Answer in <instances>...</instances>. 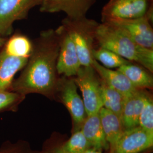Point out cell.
<instances>
[{
    "label": "cell",
    "instance_id": "obj_16",
    "mask_svg": "<svg viewBox=\"0 0 153 153\" xmlns=\"http://www.w3.org/2000/svg\"><path fill=\"white\" fill-rule=\"evenodd\" d=\"M99 114L110 152L113 153L116 142L125 130L121 118L104 107L100 109Z\"/></svg>",
    "mask_w": 153,
    "mask_h": 153
},
{
    "label": "cell",
    "instance_id": "obj_4",
    "mask_svg": "<svg viewBox=\"0 0 153 153\" xmlns=\"http://www.w3.org/2000/svg\"><path fill=\"white\" fill-rule=\"evenodd\" d=\"M73 79L82 93L87 116L98 113L103 107L101 79L93 66H81Z\"/></svg>",
    "mask_w": 153,
    "mask_h": 153
},
{
    "label": "cell",
    "instance_id": "obj_10",
    "mask_svg": "<svg viewBox=\"0 0 153 153\" xmlns=\"http://www.w3.org/2000/svg\"><path fill=\"white\" fill-rule=\"evenodd\" d=\"M153 146V133L137 126L124 131L115 145L113 153H140Z\"/></svg>",
    "mask_w": 153,
    "mask_h": 153
},
{
    "label": "cell",
    "instance_id": "obj_2",
    "mask_svg": "<svg viewBox=\"0 0 153 153\" xmlns=\"http://www.w3.org/2000/svg\"><path fill=\"white\" fill-rule=\"evenodd\" d=\"M95 40L100 47L116 53L131 62H137L153 73V49L136 43L115 26L106 22L99 23Z\"/></svg>",
    "mask_w": 153,
    "mask_h": 153
},
{
    "label": "cell",
    "instance_id": "obj_19",
    "mask_svg": "<svg viewBox=\"0 0 153 153\" xmlns=\"http://www.w3.org/2000/svg\"><path fill=\"white\" fill-rule=\"evenodd\" d=\"M2 48L11 55L28 59L33 51V43L26 36L16 34L6 41Z\"/></svg>",
    "mask_w": 153,
    "mask_h": 153
},
{
    "label": "cell",
    "instance_id": "obj_9",
    "mask_svg": "<svg viewBox=\"0 0 153 153\" xmlns=\"http://www.w3.org/2000/svg\"><path fill=\"white\" fill-rule=\"evenodd\" d=\"M149 17L133 19L111 20L110 23L119 28L134 42L142 47L153 49V30Z\"/></svg>",
    "mask_w": 153,
    "mask_h": 153
},
{
    "label": "cell",
    "instance_id": "obj_24",
    "mask_svg": "<svg viewBox=\"0 0 153 153\" xmlns=\"http://www.w3.org/2000/svg\"><path fill=\"white\" fill-rule=\"evenodd\" d=\"M0 153H22L18 148L15 147L7 148L5 149H3L0 150Z\"/></svg>",
    "mask_w": 153,
    "mask_h": 153
},
{
    "label": "cell",
    "instance_id": "obj_22",
    "mask_svg": "<svg viewBox=\"0 0 153 153\" xmlns=\"http://www.w3.org/2000/svg\"><path fill=\"white\" fill-rule=\"evenodd\" d=\"M138 126L153 133V99L149 92L145 99L139 117Z\"/></svg>",
    "mask_w": 153,
    "mask_h": 153
},
{
    "label": "cell",
    "instance_id": "obj_17",
    "mask_svg": "<svg viewBox=\"0 0 153 153\" xmlns=\"http://www.w3.org/2000/svg\"><path fill=\"white\" fill-rule=\"evenodd\" d=\"M123 73L137 89H152L153 88V73L142 66L129 62L117 69Z\"/></svg>",
    "mask_w": 153,
    "mask_h": 153
},
{
    "label": "cell",
    "instance_id": "obj_6",
    "mask_svg": "<svg viewBox=\"0 0 153 153\" xmlns=\"http://www.w3.org/2000/svg\"><path fill=\"white\" fill-rule=\"evenodd\" d=\"M57 97L71 116L74 131L80 130L87 114L83 99L78 93V87L73 77L60 76L55 98Z\"/></svg>",
    "mask_w": 153,
    "mask_h": 153
},
{
    "label": "cell",
    "instance_id": "obj_15",
    "mask_svg": "<svg viewBox=\"0 0 153 153\" xmlns=\"http://www.w3.org/2000/svg\"><path fill=\"white\" fill-rule=\"evenodd\" d=\"M80 130L90 143L91 149L102 153L109 149L99 112L87 116Z\"/></svg>",
    "mask_w": 153,
    "mask_h": 153
},
{
    "label": "cell",
    "instance_id": "obj_7",
    "mask_svg": "<svg viewBox=\"0 0 153 153\" xmlns=\"http://www.w3.org/2000/svg\"><path fill=\"white\" fill-rule=\"evenodd\" d=\"M43 0H0V36L10 35L16 21L26 19L29 11Z\"/></svg>",
    "mask_w": 153,
    "mask_h": 153
},
{
    "label": "cell",
    "instance_id": "obj_1",
    "mask_svg": "<svg viewBox=\"0 0 153 153\" xmlns=\"http://www.w3.org/2000/svg\"><path fill=\"white\" fill-rule=\"evenodd\" d=\"M59 38L56 29L42 31L33 43L32 53L19 76L12 83L10 90L26 96L39 94L55 98L60 76L57 70Z\"/></svg>",
    "mask_w": 153,
    "mask_h": 153
},
{
    "label": "cell",
    "instance_id": "obj_23",
    "mask_svg": "<svg viewBox=\"0 0 153 153\" xmlns=\"http://www.w3.org/2000/svg\"><path fill=\"white\" fill-rule=\"evenodd\" d=\"M25 98V95L10 90L0 91V111L16 107Z\"/></svg>",
    "mask_w": 153,
    "mask_h": 153
},
{
    "label": "cell",
    "instance_id": "obj_13",
    "mask_svg": "<svg viewBox=\"0 0 153 153\" xmlns=\"http://www.w3.org/2000/svg\"><path fill=\"white\" fill-rule=\"evenodd\" d=\"M28 58L20 57L7 52L4 48L0 51V91L10 90L14 77L27 64Z\"/></svg>",
    "mask_w": 153,
    "mask_h": 153
},
{
    "label": "cell",
    "instance_id": "obj_8",
    "mask_svg": "<svg viewBox=\"0 0 153 153\" xmlns=\"http://www.w3.org/2000/svg\"><path fill=\"white\" fill-rule=\"evenodd\" d=\"M59 38L57 70L60 76L73 77L81 64L71 35L61 25L56 29Z\"/></svg>",
    "mask_w": 153,
    "mask_h": 153
},
{
    "label": "cell",
    "instance_id": "obj_3",
    "mask_svg": "<svg viewBox=\"0 0 153 153\" xmlns=\"http://www.w3.org/2000/svg\"><path fill=\"white\" fill-rule=\"evenodd\" d=\"M62 25L71 36L81 65H91L94 60L93 51L98 22L86 16L66 17L62 20Z\"/></svg>",
    "mask_w": 153,
    "mask_h": 153
},
{
    "label": "cell",
    "instance_id": "obj_14",
    "mask_svg": "<svg viewBox=\"0 0 153 153\" xmlns=\"http://www.w3.org/2000/svg\"><path fill=\"white\" fill-rule=\"evenodd\" d=\"M91 65L102 81L110 87L121 93L126 97L137 90L127 77L117 69L114 71L107 68L94 59Z\"/></svg>",
    "mask_w": 153,
    "mask_h": 153
},
{
    "label": "cell",
    "instance_id": "obj_21",
    "mask_svg": "<svg viewBox=\"0 0 153 153\" xmlns=\"http://www.w3.org/2000/svg\"><path fill=\"white\" fill-rule=\"evenodd\" d=\"M56 148L64 153H82L91 149L90 143L81 130L74 131L66 142Z\"/></svg>",
    "mask_w": 153,
    "mask_h": 153
},
{
    "label": "cell",
    "instance_id": "obj_12",
    "mask_svg": "<svg viewBox=\"0 0 153 153\" xmlns=\"http://www.w3.org/2000/svg\"><path fill=\"white\" fill-rule=\"evenodd\" d=\"M148 93L146 90L137 89L126 97L121 116L124 129L138 126L139 117Z\"/></svg>",
    "mask_w": 153,
    "mask_h": 153
},
{
    "label": "cell",
    "instance_id": "obj_25",
    "mask_svg": "<svg viewBox=\"0 0 153 153\" xmlns=\"http://www.w3.org/2000/svg\"><path fill=\"white\" fill-rule=\"evenodd\" d=\"M49 153H62L60 152V150H59L57 148H55L53 150H52ZM82 153H102L101 152H99L98 151L93 150V149H89L86 151H85V152H83Z\"/></svg>",
    "mask_w": 153,
    "mask_h": 153
},
{
    "label": "cell",
    "instance_id": "obj_11",
    "mask_svg": "<svg viewBox=\"0 0 153 153\" xmlns=\"http://www.w3.org/2000/svg\"><path fill=\"white\" fill-rule=\"evenodd\" d=\"M96 0H43L40 5L42 13L64 12L66 17L78 18L86 16Z\"/></svg>",
    "mask_w": 153,
    "mask_h": 153
},
{
    "label": "cell",
    "instance_id": "obj_26",
    "mask_svg": "<svg viewBox=\"0 0 153 153\" xmlns=\"http://www.w3.org/2000/svg\"><path fill=\"white\" fill-rule=\"evenodd\" d=\"M6 39L4 37H1L0 36V48H2L3 45L5 44L6 42Z\"/></svg>",
    "mask_w": 153,
    "mask_h": 153
},
{
    "label": "cell",
    "instance_id": "obj_18",
    "mask_svg": "<svg viewBox=\"0 0 153 153\" xmlns=\"http://www.w3.org/2000/svg\"><path fill=\"white\" fill-rule=\"evenodd\" d=\"M103 107L121 118L126 97L101 79Z\"/></svg>",
    "mask_w": 153,
    "mask_h": 153
},
{
    "label": "cell",
    "instance_id": "obj_20",
    "mask_svg": "<svg viewBox=\"0 0 153 153\" xmlns=\"http://www.w3.org/2000/svg\"><path fill=\"white\" fill-rule=\"evenodd\" d=\"M93 57L99 63H101L102 65L108 69H117L121 66L131 62L109 49L100 47L98 49H94Z\"/></svg>",
    "mask_w": 153,
    "mask_h": 153
},
{
    "label": "cell",
    "instance_id": "obj_5",
    "mask_svg": "<svg viewBox=\"0 0 153 153\" xmlns=\"http://www.w3.org/2000/svg\"><path fill=\"white\" fill-rule=\"evenodd\" d=\"M153 0H109L101 13L102 22L149 17L153 20Z\"/></svg>",
    "mask_w": 153,
    "mask_h": 153
}]
</instances>
